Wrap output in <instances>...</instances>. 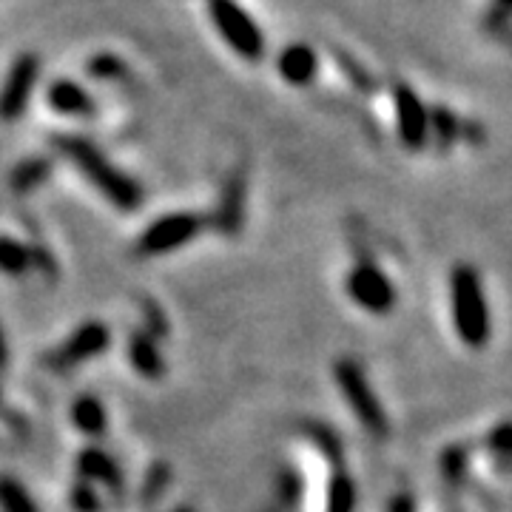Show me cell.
I'll use <instances>...</instances> for the list:
<instances>
[{"mask_svg":"<svg viewBox=\"0 0 512 512\" xmlns=\"http://www.w3.org/2000/svg\"><path fill=\"white\" fill-rule=\"evenodd\" d=\"M396 120H399V137L407 148H421L430 137V126H427V109L419 100V94L410 86L399 83L396 86Z\"/></svg>","mask_w":512,"mask_h":512,"instance_id":"cell-8","label":"cell"},{"mask_svg":"<svg viewBox=\"0 0 512 512\" xmlns=\"http://www.w3.org/2000/svg\"><path fill=\"white\" fill-rule=\"evenodd\" d=\"M109 345V330L103 328V325H83V328L74 333L72 339L63 345V348L55 353V365L57 367H72L77 362H83V359H92L97 353H103Z\"/></svg>","mask_w":512,"mask_h":512,"instance_id":"cell-9","label":"cell"},{"mask_svg":"<svg viewBox=\"0 0 512 512\" xmlns=\"http://www.w3.org/2000/svg\"><path fill=\"white\" fill-rule=\"evenodd\" d=\"M348 291L353 296V302L370 313H387L396 305L393 282L370 262H362V265L353 268V274L348 279Z\"/></svg>","mask_w":512,"mask_h":512,"instance_id":"cell-5","label":"cell"},{"mask_svg":"<svg viewBox=\"0 0 512 512\" xmlns=\"http://www.w3.org/2000/svg\"><path fill=\"white\" fill-rule=\"evenodd\" d=\"M333 57H336V63H339V66L345 69V74L353 80V86H359V89H365V92H373L376 83L370 80V74H367L353 57L345 55V52H339V49H333Z\"/></svg>","mask_w":512,"mask_h":512,"instance_id":"cell-21","label":"cell"},{"mask_svg":"<svg viewBox=\"0 0 512 512\" xmlns=\"http://www.w3.org/2000/svg\"><path fill=\"white\" fill-rule=\"evenodd\" d=\"M390 512H416V507H413V498H407V495H399V498H393V504H390Z\"/></svg>","mask_w":512,"mask_h":512,"instance_id":"cell-24","label":"cell"},{"mask_svg":"<svg viewBox=\"0 0 512 512\" xmlns=\"http://www.w3.org/2000/svg\"><path fill=\"white\" fill-rule=\"evenodd\" d=\"M353 501H356V493H353V484H350V478L345 476V473L333 478L328 512H353Z\"/></svg>","mask_w":512,"mask_h":512,"instance_id":"cell-18","label":"cell"},{"mask_svg":"<svg viewBox=\"0 0 512 512\" xmlns=\"http://www.w3.org/2000/svg\"><path fill=\"white\" fill-rule=\"evenodd\" d=\"M131 362L134 367L148 376V379H157V376H163V356H160V350L154 342H148L146 336H134L131 339Z\"/></svg>","mask_w":512,"mask_h":512,"instance_id":"cell-12","label":"cell"},{"mask_svg":"<svg viewBox=\"0 0 512 512\" xmlns=\"http://www.w3.org/2000/svg\"><path fill=\"white\" fill-rule=\"evenodd\" d=\"M43 174H49V165L43 163V160H29V163H23L18 168L15 185H18V188H32L35 183H40Z\"/></svg>","mask_w":512,"mask_h":512,"instance_id":"cell-23","label":"cell"},{"mask_svg":"<svg viewBox=\"0 0 512 512\" xmlns=\"http://www.w3.org/2000/svg\"><path fill=\"white\" fill-rule=\"evenodd\" d=\"M74 424L83 433H89V436H100L106 430V413H103L100 402L86 396V399H80V402L74 404Z\"/></svg>","mask_w":512,"mask_h":512,"instance_id":"cell-15","label":"cell"},{"mask_svg":"<svg viewBox=\"0 0 512 512\" xmlns=\"http://www.w3.org/2000/svg\"><path fill=\"white\" fill-rule=\"evenodd\" d=\"M427 126H433V137L439 148H450L461 137V123L450 109L436 106L433 111H427Z\"/></svg>","mask_w":512,"mask_h":512,"instance_id":"cell-13","label":"cell"},{"mask_svg":"<svg viewBox=\"0 0 512 512\" xmlns=\"http://www.w3.org/2000/svg\"><path fill=\"white\" fill-rule=\"evenodd\" d=\"M279 74L293 83V86H305L311 83L316 74V52L308 43H291L282 55H279Z\"/></svg>","mask_w":512,"mask_h":512,"instance_id":"cell-10","label":"cell"},{"mask_svg":"<svg viewBox=\"0 0 512 512\" xmlns=\"http://www.w3.org/2000/svg\"><path fill=\"white\" fill-rule=\"evenodd\" d=\"M80 473L86 478H97V481H106L109 487H117L120 484V476H117V467L111 464L109 456H103L100 450H86L83 458H80Z\"/></svg>","mask_w":512,"mask_h":512,"instance_id":"cell-14","label":"cell"},{"mask_svg":"<svg viewBox=\"0 0 512 512\" xmlns=\"http://www.w3.org/2000/svg\"><path fill=\"white\" fill-rule=\"evenodd\" d=\"M74 498H77V504H80L83 510H94V495H89L86 490H77Z\"/></svg>","mask_w":512,"mask_h":512,"instance_id":"cell-25","label":"cell"},{"mask_svg":"<svg viewBox=\"0 0 512 512\" xmlns=\"http://www.w3.org/2000/svg\"><path fill=\"white\" fill-rule=\"evenodd\" d=\"M6 362V345H3V330H0V367Z\"/></svg>","mask_w":512,"mask_h":512,"instance_id":"cell-26","label":"cell"},{"mask_svg":"<svg viewBox=\"0 0 512 512\" xmlns=\"http://www.w3.org/2000/svg\"><path fill=\"white\" fill-rule=\"evenodd\" d=\"M441 467H444L447 481H453V484L461 481V478H464V470H467V450H464V447H450V450L444 453Z\"/></svg>","mask_w":512,"mask_h":512,"instance_id":"cell-22","label":"cell"},{"mask_svg":"<svg viewBox=\"0 0 512 512\" xmlns=\"http://www.w3.org/2000/svg\"><path fill=\"white\" fill-rule=\"evenodd\" d=\"M200 225V217H194V214H168L163 220L151 222V228L143 234L137 248L143 256L168 254L194 237L200 231Z\"/></svg>","mask_w":512,"mask_h":512,"instance_id":"cell-6","label":"cell"},{"mask_svg":"<svg viewBox=\"0 0 512 512\" xmlns=\"http://www.w3.org/2000/svg\"><path fill=\"white\" fill-rule=\"evenodd\" d=\"M450 305L458 336L470 348H484L490 339V308L476 268L456 265L450 274Z\"/></svg>","mask_w":512,"mask_h":512,"instance_id":"cell-2","label":"cell"},{"mask_svg":"<svg viewBox=\"0 0 512 512\" xmlns=\"http://www.w3.org/2000/svg\"><path fill=\"white\" fill-rule=\"evenodd\" d=\"M29 251L15 242V239L9 237H0V271H6V274L20 276L26 268H29Z\"/></svg>","mask_w":512,"mask_h":512,"instance_id":"cell-17","label":"cell"},{"mask_svg":"<svg viewBox=\"0 0 512 512\" xmlns=\"http://www.w3.org/2000/svg\"><path fill=\"white\" fill-rule=\"evenodd\" d=\"M0 510L3 512H37L29 493L15 478H0Z\"/></svg>","mask_w":512,"mask_h":512,"instance_id":"cell-16","label":"cell"},{"mask_svg":"<svg viewBox=\"0 0 512 512\" xmlns=\"http://www.w3.org/2000/svg\"><path fill=\"white\" fill-rule=\"evenodd\" d=\"M49 103L60 114H92L94 100L72 80H57L49 89Z\"/></svg>","mask_w":512,"mask_h":512,"instance_id":"cell-11","label":"cell"},{"mask_svg":"<svg viewBox=\"0 0 512 512\" xmlns=\"http://www.w3.org/2000/svg\"><path fill=\"white\" fill-rule=\"evenodd\" d=\"M40 60L35 55H20L9 77L0 89V120H18L23 109L29 106V97L35 89Z\"/></svg>","mask_w":512,"mask_h":512,"instance_id":"cell-7","label":"cell"},{"mask_svg":"<svg viewBox=\"0 0 512 512\" xmlns=\"http://www.w3.org/2000/svg\"><path fill=\"white\" fill-rule=\"evenodd\" d=\"M55 148L66 160H72L92 180L94 188L103 197H109L114 205H120L123 211H131L140 205V188L131 183L123 171H117L89 140H83L77 134H57Z\"/></svg>","mask_w":512,"mask_h":512,"instance_id":"cell-1","label":"cell"},{"mask_svg":"<svg viewBox=\"0 0 512 512\" xmlns=\"http://www.w3.org/2000/svg\"><path fill=\"white\" fill-rule=\"evenodd\" d=\"M211 18L237 55H242L245 60L262 57V52H265L262 32L256 29L254 20L248 18L234 0H211Z\"/></svg>","mask_w":512,"mask_h":512,"instance_id":"cell-4","label":"cell"},{"mask_svg":"<svg viewBox=\"0 0 512 512\" xmlns=\"http://www.w3.org/2000/svg\"><path fill=\"white\" fill-rule=\"evenodd\" d=\"M89 74L97 80H114V77L126 74V63L114 55H97L94 60H89Z\"/></svg>","mask_w":512,"mask_h":512,"instance_id":"cell-20","label":"cell"},{"mask_svg":"<svg viewBox=\"0 0 512 512\" xmlns=\"http://www.w3.org/2000/svg\"><path fill=\"white\" fill-rule=\"evenodd\" d=\"M487 447L493 450L504 467L512 470V424H498L493 433L487 436Z\"/></svg>","mask_w":512,"mask_h":512,"instance_id":"cell-19","label":"cell"},{"mask_svg":"<svg viewBox=\"0 0 512 512\" xmlns=\"http://www.w3.org/2000/svg\"><path fill=\"white\" fill-rule=\"evenodd\" d=\"M336 382H339V387H342V393H345V399H348L350 410L356 413V419L362 421L373 436H379V439L387 436L390 421H387V416H384L382 404H379V399H376L373 387H370L367 376L362 373V367L356 365V362H350V359L336 362Z\"/></svg>","mask_w":512,"mask_h":512,"instance_id":"cell-3","label":"cell"},{"mask_svg":"<svg viewBox=\"0 0 512 512\" xmlns=\"http://www.w3.org/2000/svg\"><path fill=\"white\" fill-rule=\"evenodd\" d=\"M495 3H498L501 9H512V0H495Z\"/></svg>","mask_w":512,"mask_h":512,"instance_id":"cell-27","label":"cell"}]
</instances>
